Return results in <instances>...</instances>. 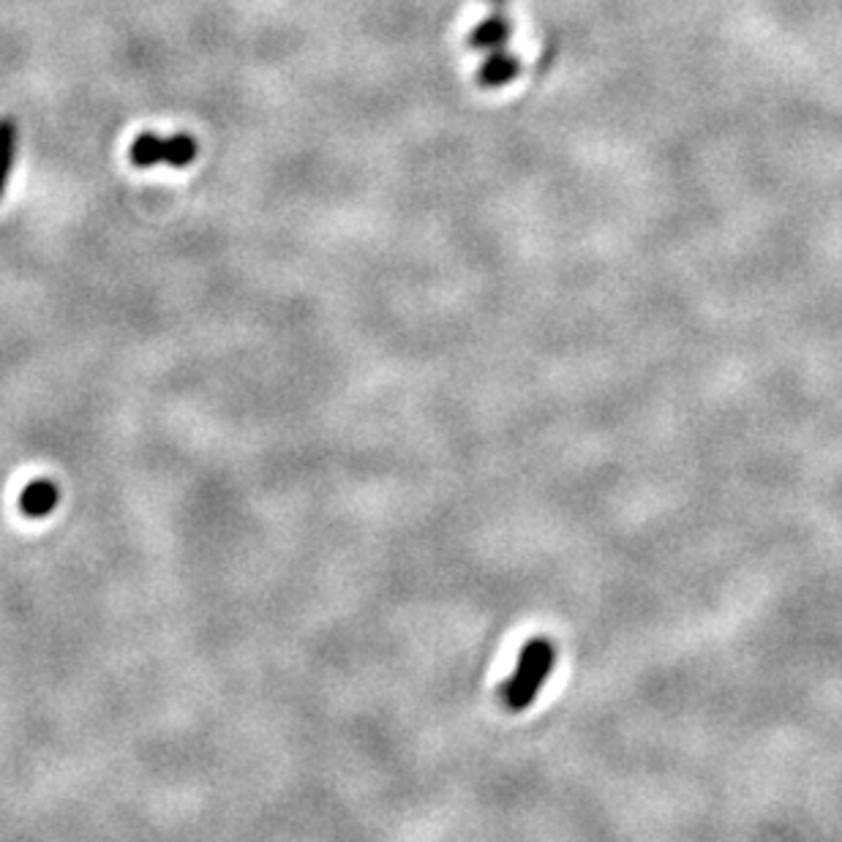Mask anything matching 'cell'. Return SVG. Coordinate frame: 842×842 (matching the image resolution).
<instances>
[{
    "label": "cell",
    "instance_id": "1",
    "mask_svg": "<svg viewBox=\"0 0 842 842\" xmlns=\"http://www.w3.org/2000/svg\"><path fill=\"white\" fill-rule=\"evenodd\" d=\"M554 663H557V649L546 635H537L521 649L515 674L500 687V698L510 712H524L526 707L535 703L537 692L554 671Z\"/></svg>",
    "mask_w": 842,
    "mask_h": 842
},
{
    "label": "cell",
    "instance_id": "2",
    "mask_svg": "<svg viewBox=\"0 0 842 842\" xmlns=\"http://www.w3.org/2000/svg\"><path fill=\"white\" fill-rule=\"evenodd\" d=\"M510 36H513V22L507 20L505 11H491L489 20L469 31L467 44L474 53H494V50L507 47Z\"/></svg>",
    "mask_w": 842,
    "mask_h": 842
},
{
    "label": "cell",
    "instance_id": "3",
    "mask_svg": "<svg viewBox=\"0 0 842 842\" xmlns=\"http://www.w3.org/2000/svg\"><path fill=\"white\" fill-rule=\"evenodd\" d=\"M57 505H61V489H57L55 480L39 478L33 483H28L20 494V510L25 518H47L53 515Z\"/></svg>",
    "mask_w": 842,
    "mask_h": 842
},
{
    "label": "cell",
    "instance_id": "4",
    "mask_svg": "<svg viewBox=\"0 0 842 842\" xmlns=\"http://www.w3.org/2000/svg\"><path fill=\"white\" fill-rule=\"evenodd\" d=\"M521 74V61L505 50H494L478 68V85L485 90H500L505 85L515 83Z\"/></svg>",
    "mask_w": 842,
    "mask_h": 842
},
{
    "label": "cell",
    "instance_id": "5",
    "mask_svg": "<svg viewBox=\"0 0 842 842\" xmlns=\"http://www.w3.org/2000/svg\"><path fill=\"white\" fill-rule=\"evenodd\" d=\"M17 142H20L17 120L11 118V114H3V118H0V199H3L6 186H9L11 172H14Z\"/></svg>",
    "mask_w": 842,
    "mask_h": 842
},
{
    "label": "cell",
    "instance_id": "6",
    "mask_svg": "<svg viewBox=\"0 0 842 842\" xmlns=\"http://www.w3.org/2000/svg\"><path fill=\"white\" fill-rule=\"evenodd\" d=\"M129 162L136 170H151L156 164H164V136L153 134V131L136 134L129 147Z\"/></svg>",
    "mask_w": 842,
    "mask_h": 842
},
{
    "label": "cell",
    "instance_id": "7",
    "mask_svg": "<svg viewBox=\"0 0 842 842\" xmlns=\"http://www.w3.org/2000/svg\"><path fill=\"white\" fill-rule=\"evenodd\" d=\"M197 156H199L197 136L186 134V131H177V134L164 136V164H170L172 170H186L188 164L197 162Z\"/></svg>",
    "mask_w": 842,
    "mask_h": 842
},
{
    "label": "cell",
    "instance_id": "8",
    "mask_svg": "<svg viewBox=\"0 0 842 842\" xmlns=\"http://www.w3.org/2000/svg\"><path fill=\"white\" fill-rule=\"evenodd\" d=\"M485 3H491V9H494V11H505L507 9V0H485Z\"/></svg>",
    "mask_w": 842,
    "mask_h": 842
}]
</instances>
